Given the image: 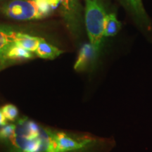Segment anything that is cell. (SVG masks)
<instances>
[{"instance_id": "1", "label": "cell", "mask_w": 152, "mask_h": 152, "mask_svg": "<svg viewBox=\"0 0 152 152\" xmlns=\"http://www.w3.org/2000/svg\"><path fill=\"white\" fill-rule=\"evenodd\" d=\"M53 134L49 130H37L23 123H17L9 142L10 152H50Z\"/></svg>"}, {"instance_id": "2", "label": "cell", "mask_w": 152, "mask_h": 152, "mask_svg": "<svg viewBox=\"0 0 152 152\" xmlns=\"http://www.w3.org/2000/svg\"><path fill=\"white\" fill-rule=\"evenodd\" d=\"M107 14L100 0H85V25L90 44L99 51Z\"/></svg>"}, {"instance_id": "3", "label": "cell", "mask_w": 152, "mask_h": 152, "mask_svg": "<svg viewBox=\"0 0 152 152\" xmlns=\"http://www.w3.org/2000/svg\"><path fill=\"white\" fill-rule=\"evenodd\" d=\"M102 142V140L90 136L74 138L64 132L54 133V152H74L89 149Z\"/></svg>"}, {"instance_id": "4", "label": "cell", "mask_w": 152, "mask_h": 152, "mask_svg": "<svg viewBox=\"0 0 152 152\" xmlns=\"http://www.w3.org/2000/svg\"><path fill=\"white\" fill-rule=\"evenodd\" d=\"M3 14L18 20L42 18L35 0H13L2 7Z\"/></svg>"}, {"instance_id": "5", "label": "cell", "mask_w": 152, "mask_h": 152, "mask_svg": "<svg viewBox=\"0 0 152 152\" xmlns=\"http://www.w3.org/2000/svg\"><path fill=\"white\" fill-rule=\"evenodd\" d=\"M127 9L134 17L139 27L145 33L151 30V25L144 10L142 0H123Z\"/></svg>"}, {"instance_id": "6", "label": "cell", "mask_w": 152, "mask_h": 152, "mask_svg": "<svg viewBox=\"0 0 152 152\" xmlns=\"http://www.w3.org/2000/svg\"><path fill=\"white\" fill-rule=\"evenodd\" d=\"M98 53V51L90 43L85 44L80 50L74 69L77 71H83L94 67Z\"/></svg>"}, {"instance_id": "7", "label": "cell", "mask_w": 152, "mask_h": 152, "mask_svg": "<svg viewBox=\"0 0 152 152\" xmlns=\"http://www.w3.org/2000/svg\"><path fill=\"white\" fill-rule=\"evenodd\" d=\"M18 32L7 26L0 25V68L9 64L6 58L7 51L14 43Z\"/></svg>"}, {"instance_id": "8", "label": "cell", "mask_w": 152, "mask_h": 152, "mask_svg": "<svg viewBox=\"0 0 152 152\" xmlns=\"http://www.w3.org/2000/svg\"><path fill=\"white\" fill-rule=\"evenodd\" d=\"M42 38L22 33H17L14 43L31 52H35Z\"/></svg>"}, {"instance_id": "9", "label": "cell", "mask_w": 152, "mask_h": 152, "mask_svg": "<svg viewBox=\"0 0 152 152\" xmlns=\"http://www.w3.org/2000/svg\"><path fill=\"white\" fill-rule=\"evenodd\" d=\"M35 53L38 57L41 58L54 59L62 54L63 51L47 43L44 39H42L38 48Z\"/></svg>"}, {"instance_id": "10", "label": "cell", "mask_w": 152, "mask_h": 152, "mask_svg": "<svg viewBox=\"0 0 152 152\" xmlns=\"http://www.w3.org/2000/svg\"><path fill=\"white\" fill-rule=\"evenodd\" d=\"M34 55L33 52L23 48L14 43L9 47L6 54V58L9 63L10 61H17L33 58Z\"/></svg>"}, {"instance_id": "11", "label": "cell", "mask_w": 152, "mask_h": 152, "mask_svg": "<svg viewBox=\"0 0 152 152\" xmlns=\"http://www.w3.org/2000/svg\"><path fill=\"white\" fill-rule=\"evenodd\" d=\"M121 23L118 21L115 14H107L104 24V37H113L118 33Z\"/></svg>"}, {"instance_id": "12", "label": "cell", "mask_w": 152, "mask_h": 152, "mask_svg": "<svg viewBox=\"0 0 152 152\" xmlns=\"http://www.w3.org/2000/svg\"><path fill=\"white\" fill-rule=\"evenodd\" d=\"M4 115L8 121H14L18 115V109L12 104H7L1 108Z\"/></svg>"}, {"instance_id": "13", "label": "cell", "mask_w": 152, "mask_h": 152, "mask_svg": "<svg viewBox=\"0 0 152 152\" xmlns=\"http://www.w3.org/2000/svg\"><path fill=\"white\" fill-rule=\"evenodd\" d=\"M16 125H6L0 129V141L7 142L14 134Z\"/></svg>"}, {"instance_id": "14", "label": "cell", "mask_w": 152, "mask_h": 152, "mask_svg": "<svg viewBox=\"0 0 152 152\" xmlns=\"http://www.w3.org/2000/svg\"><path fill=\"white\" fill-rule=\"evenodd\" d=\"M35 1L42 18L48 16L52 10L48 2V0H35Z\"/></svg>"}, {"instance_id": "15", "label": "cell", "mask_w": 152, "mask_h": 152, "mask_svg": "<svg viewBox=\"0 0 152 152\" xmlns=\"http://www.w3.org/2000/svg\"><path fill=\"white\" fill-rule=\"evenodd\" d=\"M48 2L49 4V5H50L51 8H52L53 10V9L58 7L59 4L61 3V0H48Z\"/></svg>"}, {"instance_id": "16", "label": "cell", "mask_w": 152, "mask_h": 152, "mask_svg": "<svg viewBox=\"0 0 152 152\" xmlns=\"http://www.w3.org/2000/svg\"><path fill=\"white\" fill-rule=\"evenodd\" d=\"M7 119L6 118L5 115H4L1 109H0V126L3 127L7 125Z\"/></svg>"}, {"instance_id": "17", "label": "cell", "mask_w": 152, "mask_h": 152, "mask_svg": "<svg viewBox=\"0 0 152 152\" xmlns=\"http://www.w3.org/2000/svg\"><path fill=\"white\" fill-rule=\"evenodd\" d=\"M61 3H62L63 6H64V7L66 9V10H68V11L71 10V0H61Z\"/></svg>"}, {"instance_id": "18", "label": "cell", "mask_w": 152, "mask_h": 152, "mask_svg": "<svg viewBox=\"0 0 152 152\" xmlns=\"http://www.w3.org/2000/svg\"><path fill=\"white\" fill-rule=\"evenodd\" d=\"M0 70H1V69H0Z\"/></svg>"}]
</instances>
